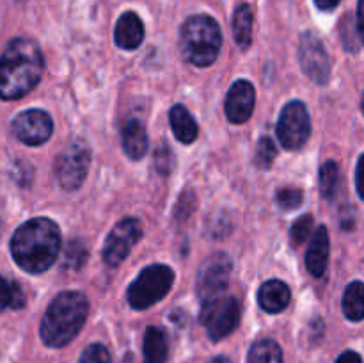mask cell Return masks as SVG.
Masks as SVG:
<instances>
[{
  "instance_id": "44dd1931",
  "label": "cell",
  "mask_w": 364,
  "mask_h": 363,
  "mask_svg": "<svg viewBox=\"0 0 364 363\" xmlns=\"http://www.w3.org/2000/svg\"><path fill=\"white\" fill-rule=\"evenodd\" d=\"M233 36L240 48H247L252 39V9L249 4H240L233 16Z\"/></svg>"
},
{
  "instance_id": "52a82bcc",
  "label": "cell",
  "mask_w": 364,
  "mask_h": 363,
  "mask_svg": "<svg viewBox=\"0 0 364 363\" xmlns=\"http://www.w3.org/2000/svg\"><path fill=\"white\" fill-rule=\"evenodd\" d=\"M91 166V148L84 139H75L55 160V177L64 191H77Z\"/></svg>"
},
{
  "instance_id": "9c48e42d",
  "label": "cell",
  "mask_w": 364,
  "mask_h": 363,
  "mask_svg": "<svg viewBox=\"0 0 364 363\" xmlns=\"http://www.w3.org/2000/svg\"><path fill=\"white\" fill-rule=\"evenodd\" d=\"M311 134V120L302 102H290L281 110L277 121V137L283 148L299 149L308 142Z\"/></svg>"
},
{
  "instance_id": "7402d4cb",
  "label": "cell",
  "mask_w": 364,
  "mask_h": 363,
  "mask_svg": "<svg viewBox=\"0 0 364 363\" xmlns=\"http://www.w3.org/2000/svg\"><path fill=\"white\" fill-rule=\"evenodd\" d=\"M247 363H283V349L276 340L263 338L249 349Z\"/></svg>"
},
{
  "instance_id": "d6986e66",
  "label": "cell",
  "mask_w": 364,
  "mask_h": 363,
  "mask_svg": "<svg viewBox=\"0 0 364 363\" xmlns=\"http://www.w3.org/2000/svg\"><path fill=\"white\" fill-rule=\"evenodd\" d=\"M144 363H166L167 338L160 327L149 326L144 335Z\"/></svg>"
},
{
  "instance_id": "74e56055",
  "label": "cell",
  "mask_w": 364,
  "mask_h": 363,
  "mask_svg": "<svg viewBox=\"0 0 364 363\" xmlns=\"http://www.w3.org/2000/svg\"><path fill=\"white\" fill-rule=\"evenodd\" d=\"M361 109H363V112H364V95H363V102H361Z\"/></svg>"
},
{
  "instance_id": "8d00e7d4",
  "label": "cell",
  "mask_w": 364,
  "mask_h": 363,
  "mask_svg": "<svg viewBox=\"0 0 364 363\" xmlns=\"http://www.w3.org/2000/svg\"><path fill=\"white\" fill-rule=\"evenodd\" d=\"M208 363H231V362L226 358V356H217V358H213L212 362H208Z\"/></svg>"
},
{
  "instance_id": "9a60e30c",
  "label": "cell",
  "mask_w": 364,
  "mask_h": 363,
  "mask_svg": "<svg viewBox=\"0 0 364 363\" xmlns=\"http://www.w3.org/2000/svg\"><path fill=\"white\" fill-rule=\"evenodd\" d=\"M329 231L326 226H318L311 237V242H309L308 253H306V265L315 278L323 276V273H326L327 263H329Z\"/></svg>"
},
{
  "instance_id": "5bb4252c",
  "label": "cell",
  "mask_w": 364,
  "mask_h": 363,
  "mask_svg": "<svg viewBox=\"0 0 364 363\" xmlns=\"http://www.w3.org/2000/svg\"><path fill=\"white\" fill-rule=\"evenodd\" d=\"M114 41L123 50H135L142 45V41H144V23L134 11H128V13L119 16L116 23V31H114Z\"/></svg>"
},
{
  "instance_id": "cb8c5ba5",
  "label": "cell",
  "mask_w": 364,
  "mask_h": 363,
  "mask_svg": "<svg viewBox=\"0 0 364 363\" xmlns=\"http://www.w3.org/2000/svg\"><path fill=\"white\" fill-rule=\"evenodd\" d=\"M87 246L82 241L75 238L70 244L66 246V251H64V267L66 269L78 270L80 267H84V263L87 262Z\"/></svg>"
},
{
  "instance_id": "5b68a950",
  "label": "cell",
  "mask_w": 364,
  "mask_h": 363,
  "mask_svg": "<svg viewBox=\"0 0 364 363\" xmlns=\"http://www.w3.org/2000/svg\"><path fill=\"white\" fill-rule=\"evenodd\" d=\"M174 283V270L164 263H153L141 270L128 287L127 298L134 310H146L162 301Z\"/></svg>"
},
{
  "instance_id": "d6a6232c",
  "label": "cell",
  "mask_w": 364,
  "mask_h": 363,
  "mask_svg": "<svg viewBox=\"0 0 364 363\" xmlns=\"http://www.w3.org/2000/svg\"><path fill=\"white\" fill-rule=\"evenodd\" d=\"M355 189L361 199H364V155L359 157L358 167H355Z\"/></svg>"
},
{
  "instance_id": "1f68e13d",
  "label": "cell",
  "mask_w": 364,
  "mask_h": 363,
  "mask_svg": "<svg viewBox=\"0 0 364 363\" xmlns=\"http://www.w3.org/2000/svg\"><path fill=\"white\" fill-rule=\"evenodd\" d=\"M196 209V194L192 191L181 192V198L176 205V219L185 221Z\"/></svg>"
},
{
  "instance_id": "836d02e7",
  "label": "cell",
  "mask_w": 364,
  "mask_h": 363,
  "mask_svg": "<svg viewBox=\"0 0 364 363\" xmlns=\"http://www.w3.org/2000/svg\"><path fill=\"white\" fill-rule=\"evenodd\" d=\"M336 363H363V358L359 352L355 351H345L338 356Z\"/></svg>"
},
{
  "instance_id": "ffe728a7",
  "label": "cell",
  "mask_w": 364,
  "mask_h": 363,
  "mask_svg": "<svg viewBox=\"0 0 364 363\" xmlns=\"http://www.w3.org/2000/svg\"><path fill=\"white\" fill-rule=\"evenodd\" d=\"M343 313L352 322H359L364 319V283L363 281H352L343 294Z\"/></svg>"
},
{
  "instance_id": "ac0fdd59",
  "label": "cell",
  "mask_w": 364,
  "mask_h": 363,
  "mask_svg": "<svg viewBox=\"0 0 364 363\" xmlns=\"http://www.w3.org/2000/svg\"><path fill=\"white\" fill-rule=\"evenodd\" d=\"M171 128L176 139L183 144H192L198 139L199 128L192 114L188 112L187 107L183 105H174L169 112Z\"/></svg>"
},
{
  "instance_id": "e0dca14e",
  "label": "cell",
  "mask_w": 364,
  "mask_h": 363,
  "mask_svg": "<svg viewBox=\"0 0 364 363\" xmlns=\"http://www.w3.org/2000/svg\"><path fill=\"white\" fill-rule=\"evenodd\" d=\"M121 139H123L124 153L132 160H141L148 152V134L139 120H128L124 123Z\"/></svg>"
},
{
  "instance_id": "4fadbf2b",
  "label": "cell",
  "mask_w": 364,
  "mask_h": 363,
  "mask_svg": "<svg viewBox=\"0 0 364 363\" xmlns=\"http://www.w3.org/2000/svg\"><path fill=\"white\" fill-rule=\"evenodd\" d=\"M256 105V89L249 80H237L230 88L224 102L226 116L231 123H245L252 116Z\"/></svg>"
},
{
  "instance_id": "2e32d148",
  "label": "cell",
  "mask_w": 364,
  "mask_h": 363,
  "mask_svg": "<svg viewBox=\"0 0 364 363\" xmlns=\"http://www.w3.org/2000/svg\"><path fill=\"white\" fill-rule=\"evenodd\" d=\"M290 288L281 280H269L259 287L258 302L267 313H279L290 305Z\"/></svg>"
},
{
  "instance_id": "3957f363",
  "label": "cell",
  "mask_w": 364,
  "mask_h": 363,
  "mask_svg": "<svg viewBox=\"0 0 364 363\" xmlns=\"http://www.w3.org/2000/svg\"><path fill=\"white\" fill-rule=\"evenodd\" d=\"M89 313L87 295L82 292H60L48 305L39 326V337L48 347H64L84 327Z\"/></svg>"
},
{
  "instance_id": "4dcf8cb0",
  "label": "cell",
  "mask_w": 364,
  "mask_h": 363,
  "mask_svg": "<svg viewBox=\"0 0 364 363\" xmlns=\"http://www.w3.org/2000/svg\"><path fill=\"white\" fill-rule=\"evenodd\" d=\"M153 162H155V167L159 173H169V171L173 169V152H171L169 146H159V148L155 149V159H153Z\"/></svg>"
},
{
  "instance_id": "ba28073f",
  "label": "cell",
  "mask_w": 364,
  "mask_h": 363,
  "mask_svg": "<svg viewBox=\"0 0 364 363\" xmlns=\"http://www.w3.org/2000/svg\"><path fill=\"white\" fill-rule=\"evenodd\" d=\"M231 260L226 253H215L201 263L196 278V290L203 302L220 298L230 283Z\"/></svg>"
},
{
  "instance_id": "484cf974",
  "label": "cell",
  "mask_w": 364,
  "mask_h": 363,
  "mask_svg": "<svg viewBox=\"0 0 364 363\" xmlns=\"http://www.w3.org/2000/svg\"><path fill=\"white\" fill-rule=\"evenodd\" d=\"M277 157V148L276 142L272 141L270 137H262L258 142V148H256V157L255 162L259 169H269L272 166V162L276 160Z\"/></svg>"
},
{
  "instance_id": "30bf717a",
  "label": "cell",
  "mask_w": 364,
  "mask_h": 363,
  "mask_svg": "<svg viewBox=\"0 0 364 363\" xmlns=\"http://www.w3.org/2000/svg\"><path fill=\"white\" fill-rule=\"evenodd\" d=\"M142 224L135 217H124L121 219L107 237L103 246V260L107 265L117 267L128 255L132 248L141 241Z\"/></svg>"
},
{
  "instance_id": "603a6c76",
  "label": "cell",
  "mask_w": 364,
  "mask_h": 363,
  "mask_svg": "<svg viewBox=\"0 0 364 363\" xmlns=\"http://www.w3.org/2000/svg\"><path fill=\"white\" fill-rule=\"evenodd\" d=\"M27 302L23 294V288L14 281H7L0 276V312L6 308L21 310Z\"/></svg>"
},
{
  "instance_id": "e575fe53",
  "label": "cell",
  "mask_w": 364,
  "mask_h": 363,
  "mask_svg": "<svg viewBox=\"0 0 364 363\" xmlns=\"http://www.w3.org/2000/svg\"><path fill=\"white\" fill-rule=\"evenodd\" d=\"M358 32L364 43V0H359L358 4Z\"/></svg>"
},
{
  "instance_id": "8fae6325",
  "label": "cell",
  "mask_w": 364,
  "mask_h": 363,
  "mask_svg": "<svg viewBox=\"0 0 364 363\" xmlns=\"http://www.w3.org/2000/svg\"><path fill=\"white\" fill-rule=\"evenodd\" d=\"M299 63L302 71L315 84H327L331 78V60L326 46L313 32H304L299 41Z\"/></svg>"
},
{
  "instance_id": "f546056e",
  "label": "cell",
  "mask_w": 364,
  "mask_h": 363,
  "mask_svg": "<svg viewBox=\"0 0 364 363\" xmlns=\"http://www.w3.org/2000/svg\"><path fill=\"white\" fill-rule=\"evenodd\" d=\"M80 363H112L109 349L103 344H91L82 352Z\"/></svg>"
},
{
  "instance_id": "277c9868",
  "label": "cell",
  "mask_w": 364,
  "mask_h": 363,
  "mask_svg": "<svg viewBox=\"0 0 364 363\" xmlns=\"http://www.w3.org/2000/svg\"><path fill=\"white\" fill-rule=\"evenodd\" d=\"M223 46V32L219 23L208 14L191 16L180 31V50L187 63L198 68L213 64Z\"/></svg>"
},
{
  "instance_id": "d4e9b609",
  "label": "cell",
  "mask_w": 364,
  "mask_h": 363,
  "mask_svg": "<svg viewBox=\"0 0 364 363\" xmlns=\"http://www.w3.org/2000/svg\"><path fill=\"white\" fill-rule=\"evenodd\" d=\"M338 185V164L334 160H327L320 167V192L323 198L331 199L336 192Z\"/></svg>"
},
{
  "instance_id": "83f0119b",
  "label": "cell",
  "mask_w": 364,
  "mask_h": 363,
  "mask_svg": "<svg viewBox=\"0 0 364 363\" xmlns=\"http://www.w3.org/2000/svg\"><path fill=\"white\" fill-rule=\"evenodd\" d=\"M231 219H230V214L228 212H217L212 214V216L206 219V233L212 235V237L220 238V237H226L228 233L231 231Z\"/></svg>"
},
{
  "instance_id": "7c38bea8",
  "label": "cell",
  "mask_w": 364,
  "mask_h": 363,
  "mask_svg": "<svg viewBox=\"0 0 364 363\" xmlns=\"http://www.w3.org/2000/svg\"><path fill=\"white\" fill-rule=\"evenodd\" d=\"M53 132V121L48 112L39 109H28L13 120V134L18 141L27 146H39L50 139Z\"/></svg>"
},
{
  "instance_id": "8992f818",
  "label": "cell",
  "mask_w": 364,
  "mask_h": 363,
  "mask_svg": "<svg viewBox=\"0 0 364 363\" xmlns=\"http://www.w3.org/2000/svg\"><path fill=\"white\" fill-rule=\"evenodd\" d=\"M242 306L235 295H220L212 301L203 302L201 310V324L208 331V337L212 340H223L228 335L233 333L240 324Z\"/></svg>"
},
{
  "instance_id": "f35d334b",
  "label": "cell",
  "mask_w": 364,
  "mask_h": 363,
  "mask_svg": "<svg viewBox=\"0 0 364 363\" xmlns=\"http://www.w3.org/2000/svg\"><path fill=\"white\" fill-rule=\"evenodd\" d=\"M0 233H2V223H0Z\"/></svg>"
},
{
  "instance_id": "d590c367",
  "label": "cell",
  "mask_w": 364,
  "mask_h": 363,
  "mask_svg": "<svg viewBox=\"0 0 364 363\" xmlns=\"http://www.w3.org/2000/svg\"><path fill=\"white\" fill-rule=\"evenodd\" d=\"M315 4H316V7H318V9L331 11V9H334L338 4H340V0H315Z\"/></svg>"
},
{
  "instance_id": "f1b7e54d",
  "label": "cell",
  "mask_w": 364,
  "mask_h": 363,
  "mask_svg": "<svg viewBox=\"0 0 364 363\" xmlns=\"http://www.w3.org/2000/svg\"><path fill=\"white\" fill-rule=\"evenodd\" d=\"M277 205L284 210H295L304 201V194L297 187H284L277 191Z\"/></svg>"
},
{
  "instance_id": "4316f807",
  "label": "cell",
  "mask_w": 364,
  "mask_h": 363,
  "mask_svg": "<svg viewBox=\"0 0 364 363\" xmlns=\"http://www.w3.org/2000/svg\"><path fill=\"white\" fill-rule=\"evenodd\" d=\"M313 224H315V219H313L311 214H304V216H301L295 221L294 226H291L290 230V238L294 248H297V246L304 244V242L308 241L309 235H311Z\"/></svg>"
},
{
  "instance_id": "7a4b0ae2",
  "label": "cell",
  "mask_w": 364,
  "mask_h": 363,
  "mask_svg": "<svg viewBox=\"0 0 364 363\" xmlns=\"http://www.w3.org/2000/svg\"><path fill=\"white\" fill-rule=\"evenodd\" d=\"M45 70L41 48L27 38H16L0 57V98L18 100L31 93Z\"/></svg>"
},
{
  "instance_id": "6da1fadb",
  "label": "cell",
  "mask_w": 364,
  "mask_h": 363,
  "mask_svg": "<svg viewBox=\"0 0 364 363\" xmlns=\"http://www.w3.org/2000/svg\"><path fill=\"white\" fill-rule=\"evenodd\" d=\"M60 251V230L52 219L36 217L14 231L11 255L14 262L31 274H41L52 267Z\"/></svg>"
}]
</instances>
